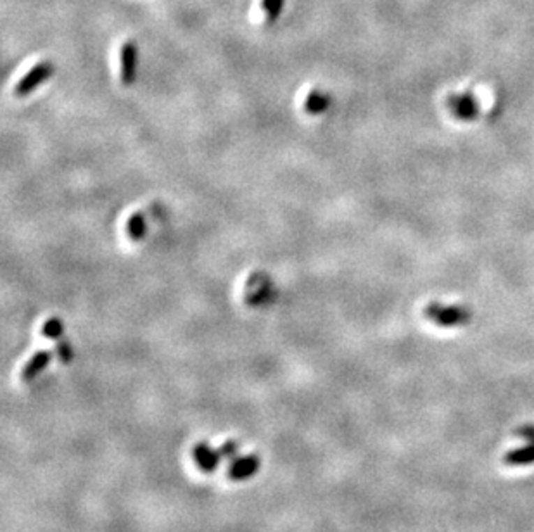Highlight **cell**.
Segmentation results:
<instances>
[{
    "label": "cell",
    "instance_id": "cell-1",
    "mask_svg": "<svg viewBox=\"0 0 534 532\" xmlns=\"http://www.w3.org/2000/svg\"><path fill=\"white\" fill-rule=\"evenodd\" d=\"M424 317L436 324L438 327H463L468 325L472 320V311L462 304H439V303H429L424 307Z\"/></svg>",
    "mask_w": 534,
    "mask_h": 532
},
{
    "label": "cell",
    "instance_id": "cell-2",
    "mask_svg": "<svg viewBox=\"0 0 534 532\" xmlns=\"http://www.w3.org/2000/svg\"><path fill=\"white\" fill-rule=\"evenodd\" d=\"M56 73V68L50 61H42V63L35 64L20 82L14 86V96L16 97H28L30 93H34L40 85L50 79Z\"/></svg>",
    "mask_w": 534,
    "mask_h": 532
},
{
    "label": "cell",
    "instance_id": "cell-3",
    "mask_svg": "<svg viewBox=\"0 0 534 532\" xmlns=\"http://www.w3.org/2000/svg\"><path fill=\"white\" fill-rule=\"evenodd\" d=\"M137 59L139 49L133 40H126L119 49V78L125 86H130L137 79Z\"/></svg>",
    "mask_w": 534,
    "mask_h": 532
},
{
    "label": "cell",
    "instance_id": "cell-4",
    "mask_svg": "<svg viewBox=\"0 0 534 532\" xmlns=\"http://www.w3.org/2000/svg\"><path fill=\"white\" fill-rule=\"evenodd\" d=\"M448 109L455 118L462 119V121H470V119L479 116V100L474 93H453L448 97Z\"/></svg>",
    "mask_w": 534,
    "mask_h": 532
},
{
    "label": "cell",
    "instance_id": "cell-5",
    "mask_svg": "<svg viewBox=\"0 0 534 532\" xmlns=\"http://www.w3.org/2000/svg\"><path fill=\"white\" fill-rule=\"evenodd\" d=\"M260 465L261 462L258 455L237 456V458L230 463V466H228L227 476L230 480L241 482V480L251 479L253 476H256V472L260 470Z\"/></svg>",
    "mask_w": 534,
    "mask_h": 532
},
{
    "label": "cell",
    "instance_id": "cell-6",
    "mask_svg": "<svg viewBox=\"0 0 534 532\" xmlns=\"http://www.w3.org/2000/svg\"><path fill=\"white\" fill-rule=\"evenodd\" d=\"M192 456H194V462L205 473H213L220 465V459L223 458L220 450H213L208 443L195 444L194 450H192Z\"/></svg>",
    "mask_w": 534,
    "mask_h": 532
},
{
    "label": "cell",
    "instance_id": "cell-7",
    "mask_svg": "<svg viewBox=\"0 0 534 532\" xmlns=\"http://www.w3.org/2000/svg\"><path fill=\"white\" fill-rule=\"evenodd\" d=\"M50 361H52V353H50V351L43 349L35 353L34 356L28 360V363L24 365L23 370H21V379H23V382H31V380H35L38 377L40 372H43L49 367Z\"/></svg>",
    "mask_w": 534,
    "mask_h": 532
},
{
    "label": "cell",
    "instance_id": "cell-8",
    "mask_svg": "<svg viewBox=\"0 0 534 532\" xmlns=\"http://www.w3.org/2000/svg\"><path fill=\"white\" fill-rule=\"evenodd\" d=\"M503 463L507 466H529L534 465V443L517 448L503 455Z\"/></svg>",
    "mask_w": 534,
    "mask_h": 532
},
{
    "label": "cell",
    "instance_id": "cell-9",
    "mask_svg": "<svg viewBox=\"0 0 534 532\" xmlns=\"http://www.w3.org/2000/svg\"><path fill=\"white\" fill-rule=\"evenodd\" d=\"M330 106V97L327 93L320 92V90H313V92L308 93L306 100H304V111L308 114H322L329 109Z\"/></svg>",
    "mask_w": 534,
    "mask_h": 532
},
{
    "label": "cell",
    "instance_id": "cell-10",
    "mask_svg": "<svg viewBox=\"0 0 534 532\" xmlns=\"http://www.w3.org/2000/svg\"><path fill=\"white\" fill-rule=\"evenodd\" d=\"M126 231H128L130 238L132 241H142L145 231H147V225H145V218L144 215L140 213H135V215L130 216L128 225H126Z\"/></svg>",
    "mask_w": 534,
    "mask_h": 532
},
{
    "label": "cell",
    "instance_id": "cell-11",
    "mask_svg": "<svg viewBox=\"0 0 534 532\" xmlns=\"http://www.w3.org/2000/svg\"><path fill=\"white\" fill-rule=\"evenodd\" d=\"M42 334L43 337L50 339V341L61 342V339H63V334H64V325L63 321H61V318H49V320L43 324Z\"/></svg>",
    "mask_w": 534,
    "mask_h": 532
},
{
    "label": "cell",
    "instance_id": "cell-12",
    "mask_svg": "<svg viewBox=\"0 0 534 532\" xmlns=\"http://www.w3.org/2000/svg\"><path fill=\"white\" fill-rule=\"evenodd\" d=\"M285 0H261V9L267 14L268 23H275L281 17Z\"/></svg>",
    "mask_w": 534,
    "mask_h": 532
},
{
    "label": "cell",
    "instance_id": "cell-13",
    "mask_svg": "<svg viewBox=\"0 0 534 532\" xmlns=\"http://www.w3.org/2000/svg\"><path fill=\"white\" fill-rule=\"evenodd\" d=\"M220 453L223 458L234 462V459L239 456V444L234 443V441H227V443L220 448Z\"/></svg>",
    "mask_w": 534,
    "mask_h": 532
},
{
    "label": "cell",
    "instance_id": "cell-14",
    "mask_svg": "<svg viewBox=\"0 0 534 532\" xmlns=\"http://www.w3.org/2000/svg\"><path fill=\"white\" fill-rule=\"evenodd\" d=\"M517 436L524 437L529 443H534V425H524L517 430Z\"/></svg>",
    "mask_w": 534,
    "mask_h": 532
}]
</instances>
